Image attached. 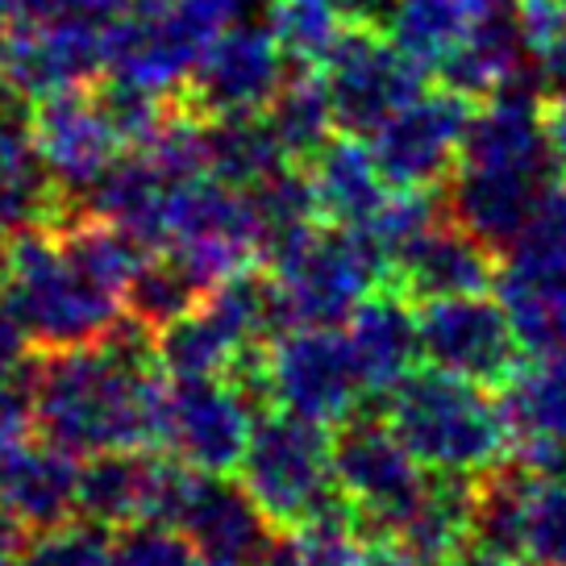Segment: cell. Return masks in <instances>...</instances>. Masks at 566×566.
I'll return each instance as SVG.
<instances>
[{
	"instance_id": "cell-37",
	"label": "cell",
	"mask_w": 566,
	"mask_h": 566,
	"mask_svg": "<svg viewBox=\"0 0 566 566\" xmlns=\"http://www.w3.org/2000/svg\"><path fill=\"white\" fill-rule=\"evenodd\" d=\"M504 266H516V271L566 266V171H558L542 188L525 230L513 242V250L504 254Z\"/></svg>"
},
{
	"instance_id": "cell-1",
	"label": "cell",
	"mask_w": 566,
	"mask_h": 566,
	"mask_svg": "<svg viewBox=\"0 0 566 566\" xmlns=\"http://www.w3.org/2000/svg\"><path fill=\"white\" fill-rule=\"evenodd\" d=\"M163 391L155 334L134 317L88 346L42 350L30 367V412L34 433L92 459L122 446L159 442Z\"/></svg>"
},
{
	"instance_id": "cell-51",
	"label": "cell",
	"mask_w": 566,
	"mask_h": 566,
	"mask_svg": "<svg viewBox=\"0 0 566 566\" xmlns=\"http://www.w3.org/2000/svg\"><path fill=\"white\" fill-rule=\"evenodd\" d=\"M0 566H9V563H0Z\"/></svg>"
},
{
	"instance_id": "cell-39",
	"label": "cell",
	"mask_w": 566,
	"mask_h": 566,
	"mask_svg": "<svg viewBox=\"0 0 566 566\" xmlns=\"http://www.w3.org/2000/svg\"><path fill=\"white\" fill-rule=\"evenodd\" d=\"M525 51L533 63V80L542 92L566 88V0H516L513 4Z\"/></svg>"
},
{
	"instance_id": "cell-29",
	"label": "cell",
	"mask_w": 566,
	"mask_h": 566,
	"mask_svg": "<svg viewBox=\"0 0 566 566\" xmlns=\"http://www.w3.org/2000/svg\"><path fill=\"white\" fill-rule=\"evenodd\" d=\"M495 296L530 358L566 354V266H554V271L500 266Z\"/></svg>"
},
{
	"instance_id": "cell-17",
	"label": "cell",
	"mask_w": 566,
	"mask_h": 566,
	"mask_svg": "<svg viewBox=\"0 0 566 566\" xmlns=\"http://www.w3.org/2000/svg\"><path fill=\"white\" fill-rule=\"evenodd\" d=\"M0 63L30 105L54 92L88 88L96 75H105V30L21 18L0 42Z\"/></svg>"
},
{
	"instance_id": "cell-45",
	"label": "cell",
	"mask_w": 566,
	"mask_h": 566,
	"mask_svg": "<svg viewBox=\"0 0 566 566\" xmlns=\"http://www.w3.org/2000/svg\"><path fill=\"white\" fill-rule=\"evenodd\" d=\"M546 138H549V150H554L558 171H566V88L546 96Z\"/></svg>"
},
{
	"instance_id": "cell-36",
	"label": "cell",
	"mask_w": 566,
	"mask_h": 566,
	"mask_svg": "<svg viewBox=\"0 0 566 566\" xmlns=\"http://www.w3.org/2000/svg\"><path fill=\"white\" fill-rule=\"evenodd\" d=\"M266 4H271L266 25L275 30L283 54L301 67H321L337 46V38L350 30L337 0H266Z\"/></svg>"
},
{
	"instance_id": "cell-3",
	"label": "cell",
	"mask_w": 566,
	"mask_h": 566,
	"mask_svg": "<svg viewBox=\"0 0 566 566\" xmlns=\"http://www.w3.org/2000/svg\"><path fill=\"white\" fill-rule=\"evenodd\" d=\"M384 417L424 471L479 475L513 454V424L492 388L462 375L417 367L384 396Z\"/></svg>"
},
{
	"instance_id": "cell-31",
	"label": "cell",
	"mask_w": 566,
	"mask_h": 566,
	"mask_svg": "<svg viewBox=\"0 0 566 566\" xmlns=\"http://www.w3.org/2000/svg\"><path fill=\"white\" fill-rule=\"evenodd\" d=\"M275 138H280L283 155L292 163H308L325 142L337 134V113L334 96L325 84L321 67H301L283 75L280 92L271 96V105L263 108Z\"/></svg>"
},
{
	"instance_id": "cell-35",
	"label": "cell",
	"mask_w": 566,
	"mask_h": 566,
	"mask_svg": "<svg viewBox=\"0 0 566 566\" xmlns=\"http://www.w3.org/2000/svg\"><path fill=\"white\" fill-rule=\"evenodd\" d=\"M209 292L192 280V271L179 263L171 250H150L142 259L138 275L125 287V317H134L142 329L159 334L179 317H188Z\"/></svg>"
},
{
	"instance_id": "cell-42",
	"label": "cell",
	"mask_w": 566,
	"mask_h": 566,
	"mask_svg": "<svg viewBox=\"0 0 566 566\" xmlns=\"http://www.w3.org/2000/svg\"><path fill=\"white\" fill-rule=\"evenodd\" d=\"M513 459L525 462L546 483H566V442L563 438H516Z\"/></svg>"
},
{
	"instance_id": "cell-22",
	"label": "cell",
	"mask_w": 566,
	"mask_h": 566,
	"mask_svg": "<svg viewBox=\"0 0 566 566\" xmlns=\"http://www.w3.org/2000/svg\"><path fill=\"white\" fill-rule=\"evenodd\" d=\"M346 337L367 396H388L396 384H405L417 371V363H424L417 304L396 287H379L358 304L346 321Z\"/></svg>"
},
{
	"instance_id": "cell-52",
	"label": "cell",
	"mask_w": 566,
	"mask_h": 566,
	"mask_svg": "<svg viewBox=\"0 0 566 566\" xmlns=\"http://www.w3.org/2000/svg\"><path fill=\"white\" fill-rule=\"evenodd\" d=\"M205 566H212V563H205Z\"/></svg>"
},
{
	"instance_id": "cell-24",
	"label": "cell",
	"mask_w": 566,
	"mask_h": 566,
	"mask_svg": "<svg viewBox=\"0 0 566 566\" xmlns=\"http://www.w3.org/2000/svg\"><path fill=\"white\" fill-rule=\"evenodd\" d=\"M308 179L317 192L321 221L334 226H367L391 196V184L375 159L371 142L358 134H334L308 159Z\"/></svg>"
},
{
	"instance_id": "cell-26",
	"label": "cell",
	"mask_w": 566,
	"mask_h": 566,
	"mask_svg": "<svg viewBox=\"0 0 566 566\" xmlns=\"http://www.w3.org/2000/svg\"><path fill=\"white\" fill-rule=\"evenodd\" d=\"M171 196H176V184L163 176L146 150H134V155H122L108 167L105 179L80 200V209L122 226L146 250H163L167 247Z\"/></svg>"
},
{
	"instance_id": "cell-16",
	"label": "cell",
	"mask_w": 566,
	"mask_h": 566,
	"mask_svg": "<svg viewBox=\"0 0 566 566\" xmlns=\"http://www.w3.org/2000/svg\"><path fill=\"white\" fill-rule=\"evenodd\" d=\"M179 467L184 462L155 446H122V450L92 454L88 467H80L75 516L108 533L134 530L146 521H167Z\"/></svg>"
},
{
	"instance_id": "cell-14",
	"label": "cell",
	"mask_w": 566,
	"mask_h": 566,
	"mask_svg": "<svg viewBox=\"0 0 566 566\" xmlns=\"http://www.w3.org/2000/svg\"><path fill=\"white\" fill-rule=\"evenodd\" d=\"M475 101L459 92H421L375 129L371 150L391 188H442L462 159Z\"/></svg>"
},
{
	"instance_id": "cell-50",
	"label": "cell",
	"mask_w": 566,
	"mask_h": 566,
	"mask_svg": "<svg viewBox=\"0 0 566 566\" xmlns=\"http://www.w3.org/2000/svg\"><path fill=\"white\" fill-rule=\"evenodd\" d=\"M242 4H247V9H250V4H259V0H242Z\"/></svg>"
},
{
	"instance_id": "cell-34",
	"label": "cell",
	"mask_w": 566,
	"mask_h": 566,
	"mask_svg": "<svg viewBox=\"0 0 566 566\" xmlns=\"http://www.w3.org/2000/svg\"><path fill=\"white\" fill-rule=\"evenodd\" d=\"M516 438H563L566 442V354H537L530 367L500 388Z\"/></svg>"
},
{
	"instance_id": "cell-15",
	"label": "cell",
	"mask_w": 566,
	"mask_h": 566,
	"mask_svg": "<svg viewBox=\"0 0 566 566\" xmlns=\"http://www.w3.org/2000/svg\"><path fill=\"white\" fill-rule=\"evenodd\" d=\"M30 134H34L46 176L54 179V188L67 196L71 205H80L125 150L122 134L108 122L101 96H92L88 88L54 92V96L34 101Z\"/></svg>"
},
{
	"instance_id": "cell-13",
	"label": "cell",
	"mask_w": 566,
	"mask_h": 566,
	"mask_svg": "<svg viewBox=\"0 0 566 566\" xmlns=\"http://www.w3.org/2000/svg\"><path fill=\"white\" fill-rule=\"evenodd\" d=\"M283 75H287V54L275 30L242 13L217 34V42L196 63L179 101L205 122L233 117V113H263L271 96L280 92Z\"/></svg>"
},
{
	"instance_id": "cell-23",
	"label": "cell",
	"mask_w": 566,
	"mask_h": 566,
	"mask_svg": "<svg viewBox=\"0 0 566 566\" xmlns=\"http://www.w3.org/2000/svg\"><path fill=\"white\" fill-rule=\"evenodd\" d=\"M530 51L516 25V13L509 4H492L475 30L462 38L454 51L442 59V67L433 71L442 80V88L459 92L467 101H492L500 92L516 88L530 80Z\"/></svg>"
},
{
	"instance_id": "cell-5",
	"label": "cell",
	"mask_w": 566,
	"mask_h": 566,
	"mask_svg": "<svg viewBox=\"0 0 566 566\" xmlns=\"http://www.w3.org/2000/svg\"><path fill=\"white\" fill-rule=\"evenodd\" d=\"M242 13V0H125L105 30V75L179 101L196 63Z\"/></svg>"
},
{
	"instance_id": "cell-2",
	"label": "cell",
	"mask_w": 566,
	"mask_h": 566,
	"mask_svg": "<svg viewBox=\"0 0 566 566\" xmlns=\"http://www.w3.org/2000/svg\"><path fill=\"white\" fill-rule=\"evenodd\" d=\"M0 304L38 350L101 342L125 317L122 296L101 287L67 254L59 226L9 233V271L0 283Z\"/></svg>"
},
{
	"instance_id": "cell-9",
	"label": "cell",
	"mask_w": 566,
	"mask_h": 566,
	"mask_svg": "<svg viewBox=\"0 0 566 566\" xmlns=\"http://www.w3.org/2000/svg\"><path fill=\"white\" fill-rule=\"evenodd\" d=\"M254 400L233 379H167L155 450L192 471L233 475L254 433Z\"/></svg>"
},
{
	"instance_id": "cell-49",
	"label": "cell",
	"mask_w": 566,
	"mask_h": 566,
	"mask_svg": "<svg viewBox=\"0 0 566 566\" xmlns=\"http://www.w3.org/2000/svg\"><path fill=\"white\" fill-rule=\"evenodd\" d=\"M488 4H509V0H488Z\"/></svg>"
},
{
	"instance_id": "cell-19",
	"label": "cell",
	"mask_w": 566,
	"mask_h": 566,
	"mask_svg": "<svg viewBox=\"0 0 566 566\" xmlns=\"http://www.w3.org/2000/svg\"><path fill=\"white\" fill-rule=\"evenodd\" d=\"M467 167H495V171H525V176H554L558 163L546 138V92L516 84L492 101H479L467 125L462 159Z\"/></svg>"
},
{
	"instance_id": "cell-38",
	"label": "cell",
	"mask_w": 566,
	"mask_h": 566,
	"mask_svg": "<svg viewBox=\"0 0 566 566\" xmlns=\"http://www.w3.org/2000/svg\"><path fill=\"white\" fill-rule=\"evenodd\" d=\"M9 566H113V542L108 530L71 516L51 530H30Z\"/></svg>"
},
{
	"instance_id": "cell-32",
	"label": "cell",
	"mask_w": 566,
	"mask_h": 566,
	"mask_svg": "<svg viewBox=\"0 0 566 566\" xmlns=\"http://www.w3.org/2000/svg\"><path fill=\"white\" fill-rule=\"evenodd\" d=\"M488 9H492L488 0H400L384 34L412 63H421L424 71H438L446 54L475 30V21Z\"/></svg>"
},
{
	"instance_id": "cell-7",
	"label": "cell",
	"mask_w": 566,
	"mask_h": 566,
	"mask_svg": "<svg viewBox=\"0 0 566 566\" xmlns=\"http://www.w3.org/2000/svg\"><path fill=\"white\" fill-rule=\"evenodd\" d=\"M334 475L354 504L358 533L367 542H388L396 521L421 492L424 467L384 412H354L334 433Z\"/></svg>"
},
{
	"instance_id": "cell-12",
	"label": "cell",
	"mask_w": 566,
	"mask_h": 566,
	"mask_svg": "<svg viewBox=\"0 0 566 566\" xmlns=\"http://www.w3.org/2000/svg\"><path fill=\"white\" fill-rule=\"evenodd\" d=\"M421 329V358L429 367L462 375L483 388H504L521 371V337L504 313L500 296H446V301L417 304Z\"/></svg>"
},
{
	"instance_id": "cell-10",
	"label": "cell",
	"mask_w": 566,
	"mask_h": 566,
	"mask_svg": "<svg viewBox=\"0 0 566 566\" xmlns=\"http://www.w3.org/2000/svg\"><path fill=\"white\" fill-rule=\"evenodd\" d=\"M321 71L334 96L337 129L358 138H371L396 108L421 96L429 80V71L412 63L384 30H367V25H350L337 38Z\"/></svg>"
},
{
	"instance_id": "cell-25",
	"label": "cell",
	"mask_w": 566,
	"mask_h": 566,
	"mask_svg": "<svg viewBox=\"0 0 566 566\" xmlns=\"http://www.w3.org/2000/svg\"><path fill=\"white\" fill-rule=\"evenodd\" d=\"M471 504H475V475L424 471L421 492L396 521L388 542L408 549L424 566H442L446 558L471 546Z\"/></svg>"
},
{
	"instance_id": "cell-21",
	"label": "cell",
	"mask_w": 566,
	"mask_h": 566,
	"mask_svg": "<svg viewBox=\"0 0 566 566\" xmlns=\"http://www.w3.org/2000/svg\"><path fill=\"white\" fill-rule=\"evenodd\" d=\"M554 176H525V171H495V167L459 163L454 176L442 184L446 212L467 233H475L492 254H509L521 230H525L542 188Z\"/></svg>"
},
{
	"instance_id": "cell-41",
	"label": "cell",
	"mask_w": 566,
	"mask_h": 566,
	"mask_svg": "<svg viewBox=\"0 0 566 566\" xmlns=\"http://www.w3.org/2000/svg\"><path fill=\"white\" fill-rule=\"evenodd\" d=\"M530 566H566V483L537 479L530 513V542H525Z\"/></svg>"
},
{
	"instance_id": "cell-40",
	"label": "cell",
	"mask_w": 566,
	"mask_h": 566,
	"mask_svg": "<svg viewBox=\"0 0 566 566\" xmlns=\"http://www.w3.org/2000/svg\"><path fill=\"white\" fill-rule=\"evenodd\" d=\"M113 566H205V558H200V549L176 525L146 521V525L117 533Z\"/></svg>"
},
{
	"instance_id": "cell-33",
	"label": "cell",
	"mask_w": 566,
	"mask_h": 566,
	"mask_svg": "<svg viewBox=\"0 0 566 566\" xmlns=\"http://www.w3.org/2000/svg\"><path fill=\"white\" fill-rule=\"evenodd\" d=\"M283 163L292 159L283 155L266 113H233L209 122V176L226 179L233 188H254L259 179L280 171Z\"/></svg>"
},
{
	"instance_id": "cell-20",
	"label": "cell",
	"mask_w": 566,
	"mask_h": 566,
	"mask_svg": "<svg viewBox=\"0 0 566 566\" xmlns=\"http://www.w3.org/2000/svg\"><path fill=\"white\" fill-rule=\"evenodd\" d=\"M391 287L412 304L446 301V296H479L492 292L500 280L495 254L459 221H438L433 230L417 238L391 266Z\"/></svg>"
},
{
	"instance_id": "cell-4",
	"label": "cell",
	"mask_w": 566,
	"mask_h": 566,
	"mask_svg": "<svg viewBox=\"0 0 566 566\" xmlns=\"http://www.w3.org/2000/svg\"><path fill=\"white\" fill-rule=\"evenodd\" d=\"M259 266L280 283L283 308L296 325H346L350 313L388 283V263L367 230L304 221L296 230L271 238Z\"/></svg>"
},
{
	"instance_id": "cell-28",
	"label": "cell",
	"mask_w": 566,
	"mask_h": 566,
	"mask_svg": "<svg viewBox=\"0 0 566 566\" xmlns=\"http://www.w3.org/2000/svg\"><path fill=\"white\" fill-rule=\"evenodd\" d=\"M533 492H537V475L525 462L504 459L479 471L475 504H471V546L500 554L509 563H525Z\"/></svg>"
},
{
	"instance_id": "cell-47",
	"label": "cell",
	"mask_w": 566,
	"mask_h": 566,
	"mask_svg": "<svg viewBox=\"0 0 566 566\" xmlns=\"http://www.w3.org/2000/svg\"><path fill=\"white\" fill-rule=\"evenodd\" d=\"M442 566H516V563L500 558V554H488V549H479V546H467V549H459L454 558H446Z\"/></svg>"
},
{
	"instance_id": "cell-18",
	"label": "cell",
	"mask_w": 566,
	"mask_h": 566,
	"mask_svg": "<svg viewBox=\"0 0 566 566\" xmlns=\"http://www.w3.org/2000/svg\"><path fill=\"white\" fill-rule=\"evenodd\" d=\"M0 495L25 530H51L80 509V462L34 429L0 433Z\"/></svg>"
},
{
	"instance_id": "cell-44",
	"label": "cell",
	"mask_w": 566,
	"mask_h": 566,
	"mask_svg": "<svg viewBox=\"0 0 566 566\" xmlns=\"http://www.w3.org/2000/svg\"><path fill=\"white\" fill-rule=\"evenodd\" d=\"M396 4L400 0H337L342 18L350 21V25H367V30H388Z\"/></svg>"
},
{
	"instance_id": "cell-11",
	"label": "cell",
	"mask_w": 566,
	"mask_h": 566,
	"mask_svg": "<svg viewBox=\"0 0 566 566\" xmlns=\"http://www.w3.org/2000/svg\"><path fill=\"white\" fill-rule=\"evenodd\" d=\"M163 525H176L212 566H259V558L280 537L275 521L263 513V504L250 495L242 479L192 467H179Z\"/></svg>"
},
{
	"instance_id": "cell-48",
	"label": "cell",
	"mask_w": 566,
	"mask_h": 566,
	"mask_svg": "<svg viewBox=\"0 0 566 566\" xmlns=\"http://www.w3.org/2000/svg\"><path fill=\"white\" fill-rule=\"evenodd\" d=\"M4 238V233H0ZM4 271H9V242H0V283H4Z\"/></svg>"
},
{
	"instance_id": "cell-6",
	"label": "cell",
	"mask_w": 566,
	"mask_h": 566,
	"mask_svg": "<svg viewBox=\"0 0 566 566\" xmlns=\"http://www.w3.org/2000/svg\"><path fill=\"white\" fill-rule=\"evenodd\" d=\"M325 429L329 424L283 408H271L254 421L238 475L275 521V530H308L342 504H350L337 488L334 438Z\"/></svg>"
},
{
	"instance_id": "cell-30",
	"label": "cell",
	"mask_w": 566,
	"mask_h": 566,
	"mask_svg": "<svg viewBox=\"0 0 566 566\" xmlns=\"http://www.w3.org/2000/svg\"><path fill=\"white\" fill-rule=\"evenodd\" d=\"M155 350L167 379H230L250 346H242L230 325L200 301L188 317L155 334Z\"/></svg>"
},
{
	"instance_id": "cell-27",
	"label": "cell",
	"mask_w": 566,
	"mask_h": 566,
	"mask_svg": "<svg viewBox=\"0 0 566 566\" xmlns=\"http://www.w3.org/2000/svg\"><path fill=\"white\" fill-rule=\"evenodd\" d=\"M75 209L54 188L30 134V117L0 113V233L59 226Z\"/></svg>"
},
{
	"instance_id": "cell-46",
	"label": "cell",
	"mask_w": 566,
	"mask_h": 566,
	"mask_svg": "<svg viewBox=\"0 0 566 566\" xmlns=\"http://www.w3.org/2000/svg\"><path fill=\"white\" fill-rule=\"evenodd\" d=\"M21 542H25V525L13 516V509H9L4 495H0V563H9V558L18 554Z\"/></svg>"
},
{
	"instance_id": "cell-8",
	"label": "cell",
	"mask_w": 566,
	"mask_h": 566,
	"mask_svg": "<svg viewBox=\"0 0 566 566\" xmlns=\"http://www.w3.org/2000/svg\"><path fill=\"white\" fill-rule=\"evenodd\" d=\"M266 408H283L317 424H342L367 396L350 337L337 325L283 329L263 350Z\"/></svg>"
},
{
	"instance_id": "cell-43",
	"label": "cell",
	"mask_w": 566,
	"mask_h": 566,
	"mask_svg": "<svg viewBox=\"0 0 566 566\" xmlns=\"http://www.w3.org/2000/svg\"><path fill=\"white\" fill-rule=\"evenodd\" d=\"M30 367L21 371H0V433L9 429H34V412H30Z\"/></svg>"
}]
</instances>
